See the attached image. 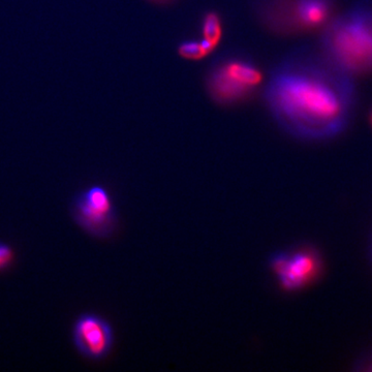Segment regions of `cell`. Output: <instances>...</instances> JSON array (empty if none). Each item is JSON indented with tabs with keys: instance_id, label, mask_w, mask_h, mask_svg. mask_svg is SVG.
Masks as SVG:
<instances>
[{
	"instance_id": "cell-12",
	"label": "cell",
	"mask_w": 372,
	"mask_h": 372,
	"mask_svg": "<svg viewBox=\"0 0 372 372\" xmlns=\"http://www.w3.org/2000/svg\"><path fill=\"white\" fill-rule=\"evenodd\" d=\"M369 121H371V126H372V109H371V114H369Z\"/></svg>"
},
{
	"instance_id": "cell-10",
	"label": "cell",
	"mask_w": 372,
	"mask_h": 372,
	"mask_svg": "<svg viewBox=\"0 0 372 372\" xmlns=\"http://www.w3.org/2000/svg\"><path fill=\"white\" fill-rule=\"evenodd\" d=\"M15 260V252L8 243L0 241V272L6 271L12 266Z\"/></svg>"
},
{
	"instance_id": "cell-9",
	"label": "cell",
	"mask_w": 372,
	"mask_h": 372,
	"mask_svg": "<svg viewBox=\"0 0 372 372\" xmlns=\"http://www.w3.org/2000/svg\"><path fill=\"white\" fill-rule=\"evenodd\" d=\"M177 51L182 58L189 60H204L212 53L203 41L195 39L180 41Z\"/></svg>"
},
{
	"instance_id": "cell-11",
	"label": "cell",
	"mask_w": 372,
	"mask_h": 372,
	"mask_svg": "<svg viewBox=\"0 0 372 372\" xmlns=\"http://www.w3.org/2000/svg\"><path fill=\"white\" fill-rule=\"evenodd\" d=\"M151 1L156 2V4H165V2L170 1V0H151Z\"/></svg>"
},
{
	"instance_id": "cell-6",
	"label": "cell",
	"mask_w": 372,
	"mask_h": 372,
	"mask_svg": "<svg viewBox=\"0 0 372 372\" xmlns=\"http://www.w3.org/2000/svg\"><path fill=\"white\" fill-rule=\"evenodd\" d=\"M269 264L282 288L289 291L308 286L321 268L319 256L310 248L275 252Z\"/></svg>"
},
{
	"instance_id": "cell-5",
	"label": "cell",
	"mask_w": 372,
	"mask_h": 372,
	"mask_svg": "<svg viewBox=\"0 0 372 372\" xmlns=\"http://www.w3.org/2000/svg\"><path fill=\"white\" fill-rule=\"evenodd\" d=\"M71 214L75 223L95 238L112 236L118 223L112 197L101 186H90L78 193L71 201Z\"/></svg>"
},
{
	"instance_id": "cell-7",
	"label": "cell",
	"mask_w": 372,
	"mask_h": 372,
	"mask_svg": "<svg viewBox=\"0 0 372 372\" xmlns=\"http://www.w3.org/2000/svg\"><path fill=\"white\" fill-rule=\"evenodd\" d=\"M73 343L85 358L99 361L106 358L114 343L112 326L101 315L83 313L73 326Z\"/></svg>"
},
{
	"instance_id": "cell-2",
	"label": "cell",
	"mask_w": 372,
	"mask_h": 372,
	"mask_svg": "<svg viewBox=\"0 0 372 372\" xmlns=\"http://www.w3.org/2000/svg\"><path fill=\"white\" fill-rule=\"evenodd\" d=\"M319 50L352 77L372 71V0H358L322 32Z\"/></svg>"
},
{
	"instance_id": "cell-1",
	"label": "cell",
	"mask_w": 372,
	"mask_h": 372,
	"mask_svg": "<svg viewBox=\"0 0 372 372\" xmlns=\"http://www.w3.org/2000/svg\"><path fill=\"white\" fill-rule=\"evenodd\" d=\"M264 99L275 123L291 136L328 140L341 134L351 121L354 78L321 50H300L273 69Z\"/></svg>"
},
{
	"instance_id": "cell-8",
	"label": "cell",
	"mask_w": 372,
	"mask_h": 372,
	"mask_svg": "<svg viewBox=\"0 0 372 372\" xmlns=\"http://www.w3.org/2000/svg\"><path fill=\"white\" fill-rule=\"evenodd\" d=\"M200 32H201V40L206 43L211 52L214 51L223 40V19L216 12L213 11L206 12L200 22Z\"/></svg>"
},
{
	"instance_id": "cell-4",
	"label": "cell",
	"mask_w": 372,
	"mask_h": 372,
	"mask_svg": "<svg viewBox=\"0 0 372 372\" xmlns=\"http://www.w3.org/2000/svg\"><path fill=\"white\" fill-rule=\"evenodd\" d=\"M254 8L261 22L280 34L323 30L336 16L334 0H254Z\"/></svg>"
},
{
	"instance_id": "cell-3",
	"label": "cell",
	"mask_w": 372,
	"mask_h": 372,
	"mask_svg": "<svg viewBox=\"0 0 372 372\" xmlns=\"http://www.w3.org/2000/svg\"><path fill=\"white\" fill-rule=\"evenodd\" d=\"M264 82V75L254 60L239 53L219 56L206 74L209 97L219 106H230L249 99Z\"/></svg>"
}]
</instances>
